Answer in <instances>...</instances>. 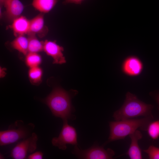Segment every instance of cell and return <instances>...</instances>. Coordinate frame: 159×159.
<instances>
[{
	"label": "cell",
	"instance_id": "2",
	"mask_svg": "<svg viewBox=\"0 0 159 159\" xmlns=\"http://www.w3.org/2000/svg\"><path fill=\"white\" fill-rule=\"evenodd\" d=\"M122 107L115 111L113 117L115 121L135 118L139 117L153 116V106L139 100L134 94L128 92Z\"/></svg>",
	"mask_w": 159,
	"mask_h": 159
},
{
	"label": "cell",
	"instance_id": "15",
	"mask_svg": "<svg viewBox=\"0 0 159 159\" xmlns=\"http://www.w3.org/2000/svg\"><path fill=\"white\" fill-rule=\"evenodd\" d=\"M28 41L27 38L24 35H19L11 43L12 47L22 53L25 56L28 52Z\"/></svg>",
	"mask_w": 159,
	"mask_h": 159
},
{
	"label": "cell",
	"instance_id": "8",
	"mask_svg": "<svg viewBox=\"0 0 159 159\" xmlns=\"http://www.w3.org/2000/svg\"><path fill=\"white\" fill-rule=\"evenodd\" d=\"M63 47L58 44L55 41L46 40L44 42L43 50L53 59V63L62 64L66 62L63 53Z\"/></svg>",
	"mask_w": 159,
	"mask_h": 159
},
{
	"label": "cell",
	"instance_id": "6",
	"mask_svg": "<svg viewBox=\"0 0 159 159\" xmlns=\"http://www.w3.org/2000/svg\"><path fill=\"white\" fill-rule=\"evenodd\" d=\"M63 125L58 137L52 139V145L59 149L65 150L67 144L77 145V134L76 129L68 123V120H63Z\"/></svg>",
	"mask_w": 159,
	"mask_h": 159
},
{
	"label": "cell",
	"instance_id": "21",
	"mask_svg": "<svg viewBox=\"0 0 159 159\" xmlns=\"http://www.w3.org/2000/svg\"><path fill=\"white\" fill-rule=\"evenodd\" d=\"M43 154L41 151H37L32 153L28 156V159H42L43 158Z\"/></svg>",
	"mask_w": 159,
	"mask_h": 159
},
{
	"label": "cell",
	"instance_id": "9",
	"mask_svg": "<svg viewBox=\"0 0 159 159\" xmlns=\"http://www.w3.org/2000/svg\"><path fill=\"white\" fill-rule=\"evenodd\" d=\"M122 70L127 75L135 76L140 74L143 68V63L137 57L130 56L126 58L122 65Z\"/></svg>",
	"mask_w": 159,
	"mask_h": 159
},
{
	"label": "cell",
	"instance_id": "22",
	"mask_svg": "<svg viewBox=\"0 0 159 159\" xmlns=\"http://www.w3.org/2000/svg\"><path fill=\"white\" fill-rule=\"evenodd\" d=\"M84 0H64V3L65 4L73 3L77 4H81Z\"/></svg>",
	"mask_w": 159,
	"mask_h": 159
},
{
	"label": "cell",
	"instance_id": "20",
	"mask_svg": "<svg viewBox=\"0 0 159 159\" xmlns=\"http://www.w3.org/2000/svg\"><path fill=\"white\" fill-rule=\"evenodd\" d=\"M143 151L148 156L150 159H159V148L153 145Z\"/></svg>",
	"mask_w": 159,
	"mask_h": 159
},
{
	"label": "cell",
	"instance_id": "23",
	"mask_svg": "<svg viewBox=\"0 0 159 159\" xmlns=\"http://www.w3.org/2000/svg\"><path fill=\"white\" fill-rule=\"evenodd\" d=\"M6 71V69L4 68L0 67V77L1 78L3 77H4L6 74V73L5 71Z\"/></svg>",
	"mask_w": 159,
	"mask_h": 159
},
{
	"label": "cell",
	"instance_id": "11",
	"mask_svg": "<svg viewBox=\"0 0 159 159\" xmlns=\"http://www.w3.org/2000/svg\"><path fill=\"white\" fill-rule=\"evenodd\" d=\"M4 6L7 19L12 21L20 16L24 9V5L19 0H6Z\"/></svg>",
	"mask_w": 159,
	"mask_h": 159
},
{
	"label": "cell",
	"instance_id": "7",
	"mask_svg": "<svg viewBox=\"0 0 159 159\" xmlns=\"http://www.w3.org/2000/svg\"><path fill=\"white\" fill-rule=\"evenodd\" d=\"M38 140L37 135L33 132L29 137L19 142L12 149L10 156L14 159H24L27 155L37 149Z\"/></svg>",
	"mask_w": 159,
	"mask_h": 159
},
{
	"label": "cell",
	"instance_id": "26",
	"mask_svg": "<svg viewBox=\"0 0 159 159\" xmlns=\"http://www.w3.org/2000/svg\"><path fill=\"white\" fill-rule=\"evenodd\" d=\"M0 159H4V157L3 155H2V154H0Z\"/></svg>",
	"mask_w": 159,
	"mask_h": 159
},
{
	"label": "cell",
	"instance_id": "3",
	"mask_svg": "<svg viewBox=\"0 0 159 159\" xmlns=\"http://www.w3.org/2000/svg\"><path fill=\"white\" fill-rule=\"evenodd\" d=\"M69 93L59 87L54 88L45 99V102L55 116L62 120L74 119V109Z\"/></svg>",
	"mask_w": 159,
	"mask_h": 159
},
{
	"label": "cell",
	"instance_id": "17",
	"mask_svg": "<svg viewBox=\"0 0 159 159\" xmlns=\"http://www.w3.org/2000/svg\"><path fill=\"white\" fill-rule=\"evenodd\" d=\"M25 56L26 64L30 68L39 66L42 62L41 57L37 53L29 52Z\"/></svg>",
	"mask_w": 159,
	"mask_h": 159
},
{
	"label": "cell",
	"instance_id": "1",
	"mask_svg": "<svg viewBox=\"0 0 159 159\" xmlns=\"http://www.w3.org/2000/svg\"><path fill=\"white\" fill-rule=\"evenodd\" d=\"M153 118V116L143 117L109 122V136L102 145L104 146L110 142L123 139L138 129L147 131L149 124Z\"/></svg>",
	"mask_w": 159,
	"mask_h": 159
},
{
	"label": "cell",
	"instance_id": "16",
	"mask_svg": "<svg viewBox=\"0 0 159 159\" xmlns=\"http://www.w3.org/2000/svg\"><path fill=\"white\" fill-rule=\"evenodd\" d=\"M28 41V52L38 53L43 50L44 42L40 41L35 34H27Z\"/></svg>",
	"mask_w": 159,
	"mask_h": 159
},
{
	"label": "cell",
	"instance_id": "13",
	"mask_svg": "<svg viewBox=\"0 0 159 159\" xmlns=\"http://www.w3.org/2000/svg\"><path fill=\"white\" fill-rule=\"evenodd\" d=\"M30 25V20L20 16L13 21L11 28L15 35H24L28 33Z\"/></svg>",
	"mask_w": 159,
	"mask_h": 159
},
{
	"label": "cell",
	"instance_id": "10",
	"mask_svg": "<svg viewBox=\"0 0 159 159\" xmlns=\"http://www.w3.org/2000/svg\"><path fill=\"white\" fill-rule=\"evenodd\" d=\"M131 139V143L127 151L125 153L131 159H142L141 150L138 144V141L143 137L140 131L137 130L129 135Z\"/></svg>",
	"mask_w": 159,
	"mask_h": 159
},
{
	"label": "cell",
	"instance_id": "12",
	"mask_svg": "<svg viewBox=\"0 0 159 159\" xmlns=\"http://www.w3.org/2000/svg\"><path fill=\"white\" fill-rule=\"evenodd\" d=\"M48 32L44 25V14L41 13L30 20V25L27 34H38L42 37Z\"/></svg>",
	"mask_w": 159,
	"mask_h": 159
},
{
	"label": "cell",
	"instance_id": "18",
	"mask_svg": "<svg viewBox=\"0 0 159 159\" xmlns=\"http://www.w3.org/2000/svg\"><path fill=\"white\" fill-rule=\"evenodd\" d=\"M28 75L31 82L37 84L41 81L42 70L39 66L30 68L28 71Z\"/></svg>",
	"mask_w": 159,
	"mask_h": 159
},
{
	"label": "cell",
	"instance_id": "25",
	"mask_svg": "<svg viewBox=\"0 0 159 159\" xmlns=\"http://www.w3.org/2000/svg\"><path fill=\"white\" fill-rule=\"evenodd\" d=\"M6 0H0V7H2V6H4Z\"/></svg>",
	"mask_w": 159,
	"mask_h": 159
},
{
	"label": "cell",
	"instance_id": "5",
	"mask_svg": "<svg viewBox=\"0 0 159 159\" xmlns=\"http://www.w3.org/2000/svg\"><path fill=\"white\" fill-rule=\"evenodd\" d=\"M104 146L95 145L85 150L80 149L75 145L72 153L77 158L83 159H111L115 155L114 151L110 148L105 149Z\"/></svg>",
	"mask_w": 159,
	"mask_h": 159
},
{
	"label": "cell",
	"instance_id": "24",
	"mask_svg": "<svg viewBox=\"0 0 159 159\" xmlns=\"http://www.w3.org/2000/svg\"><path fill=\"white\" fill-rule=\"evenodd\" d=\"M154 99L159 106V92L154 95Z\"/></svg>",
	"mask_w": 159,
	"mask_h": 159
},
{
	"label": "cell",
	"instance_id": "19",
	"mask_svg": "<svg viewBox=\"0 0 159 159\" xmlns=\"http://www.w3.org/2000/svg\"><path fill=\"white\" fill-rule=\"evenodd\" d=\"M147 131L152 139H157L159 137V120L152 121L149 124Z\"/></svg>",
	"mask_w": 159,
	"mask_h": 159
},
{
	"label": "cell",
	"instance_id": "14",
	"mask_svg": "<svg viewBox=\"0 0 159 159\" xmlns=\"http://www.w3.org/2000/svg\"><path fill=\"white\" fill-rule=\"evenodd\" d=\"M58 0H33V7L42 13L49 12L55 6Z\"/></svg>",
	"mask_w": 159,
	"mask_h": 159
},
{
	"label": "cell",
	"instance_id": "4",
	"mask_svg": "<svg viewBox=\"0 0 159 159\" xmlns=\"http://www.w3.org/2000/svg\"><path fill=\"white\" fill-rule=\"evenodd\" d=\"M34 127L32 123L25 124L21 120H16L7 130L0 131V146L13 143L29 137Z\"/></svg>",
	"mask_w": 159,
	"mask_h": 159
}]
</instances>
